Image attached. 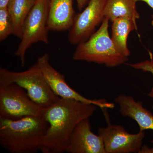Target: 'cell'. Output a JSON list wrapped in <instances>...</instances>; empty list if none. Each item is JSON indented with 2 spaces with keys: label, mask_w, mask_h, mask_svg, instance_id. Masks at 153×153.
<instances>
[{
  "label": "cell",
  "mask_w": 153,
  "mask_h": 153,
  "mask_svg": "<svg viewBox=\"0 0 153 153\" xmlns=\"http://www.w3.org/2000/svg\"><path fill=\"white\" fill-rule=\"evenodd\" d=\"M109 19L105 17L100 27L86 41L77 45L73 59L114 67L125 63L128 57L120 53L116 48L108 27Z\"/></svg>",
  "instance_id": "cell-3"
},
{
  "label": "cell",
  "mask_w": 153,
  "mask_h": 153,
  "mask_svg": "<svg viewBox=\"0 0 153 153\" xmlns=\"http://www.w3.org/2000/svg\"><path fill=\"white\" fill-rule=\"evenodd\" d=\"M66 152L68 153H106L103 140L92 132L89 118L80 121L71 134Z\"/></svg>",
  "instance_id": "cell-10"
},
{
  "label": "cell",
  "mask_w": 153,
  "mask_h": 153,
  "mask_svg": "<svg viewBox=\"0 0 153 153\" xmlns=\"http://www.w3.org/2000/svg\"><path fill=\"white\" fill-rule=\"evenodd\" d=\"M96 105L73 100L60 98L45 108L43 116L49 127L42 138L40 151L43 153L66 152L72 132L80 121L93 115Z\"/></svg>",
  "instance_id": "cell-1"
},
{
  "label": "cell",
  "mask_w": 153,
  "mask_h": 153,
  "mask_svg": "<svg viewBox=\"0 0 153 153\" xmlns=\"http://www.w3.org/2000/svg\"><path fill=\"white\" fill-rule=\"evenodd\" d=\"M13 26L7 7L0 8V41L13 35Z\"/></svg>",
  "instance_id": "cell-16"
},
{
  "label": "cell",
  "mask_w": 153,
  "mask_h": 153,
  "mask_svg": "<svg viewBox=\"0 0 153 153\" xmlns=\"http://www.w3.org/2000/svg\"><path fill=\"white\" fill-rule=\"evenodd\" d=\"M114 101L119 106V112L124 117L132 119L140 128V131L153 130V115L143 106V102L137 101L134 97L125 94H120ZM153 144V140L151 141Z\"/></svg>",
  "instance_id": "cell-11"
},
{
  "label": "cell",
  "mask_w": 153,
  "mask_h": 153,
  "mask_svg": "<svg viewBox=\"0 0 153 153\" xmlns=\"http://www.w3.org/2000/svg\"><path fill=\"white\" fill-rule=\"evenodd\" d=\"M74 0H49L48 27L54 32L70 30L75 15L73 7Z\"/></svg>",
  "instance_id": "cell-12"
},
{
  "label": "cell",
  "mask_w": 153,
  "mask_h": 153,
  "mask_svg": "<svg viewBox=\"0 0 153 153\" xmlns=\"http://www.w3.org/2000/svg\"><path fill=\"white\" fill-rule=\"evenodd\" d=\"M37 63L45 79L53 92L61 98L73 100L88 104H93L102 109L114 108V103L105 100H92L86 98L68 85L65 76L57 71L50 64L49 55L47 53L39 57Z\"/></svg>",
  "instance_id": "cell-7"
},
{
  "label": "cell",
  "mask_w": 153,
  "mask_h": 153,
  "mask_svg": "<svg viewBox=\"0 0 153 153\" xmlns=\"http://www.w3.org/2000/svg\"><path fill=\"white\" fill-rule=\"evenodd\" d=\"M135 1L136 2L137 1H139L145 2L153 10V0H135ZM152 17L153 18V14Z\"/></svg>",
  "instance_id": "cell-20"
},
{
  "label": "cell",
  "mask_w": 153,
  "mask_h": 153,
  "mask_svg": "<svg viewBox=\"0 0 153 153\" xmlns=\"http://www.w3.org/2000/svg\"><path fill=\"white\" fill-rule=\"evenodd\" d=\"M44 109L16 83L0 85V118L18 120L28 116L39 117L44 115Z\"/></svg>",
  "instance_id": "cell-6"
},
{
  "label": "cell",
  "mask_w": 153,
  "mask_h": 153,
  "mask_svg": "<svg viewBox=\"0 0 153 153\" xmlns=\"http://www.w3.org/2000/svg\"><path fill=\"white\" fill-rule=\"evenodd\" d=\"M36 0H9L7 9L13 26V35L22 38L23 27Z\"/></svg>",
  "instance_id": "cell-14"
},
{
  "label": "cell",
  "mask_w": 153,
  "mask_h": 153,
  "mask_svg": "<svg viewBox=\"0 0 153 153\" xmlns=\"http://www.w3.org/2000/svg\"><path fill=\"white\" fill-rule=\"evenodd\" d=\"M139 153H153V148L151 149L149 148L146 145L142 146L140 150Z\"/></svg>",
  "instance_id": "cell-19"
},
{
  "label": "cell",
  "mask_w": 153,
  "mask_h": 153,
  "mask_svg": "<svg viewBox=\"0 0 153 153\" xmlns=\"http://www.w3.org/2000/svg\"><path fill=\"white\" fill-rule=\"evenodd\" d=\"M106 1L89 0L87 6L80 13L75 15L68 33L70 44L78 45L86 41L95 32L96 28L104 19Z\"/></svg>",
  "instance_id": "cell-8"
},
{
  "label": "cell",
  "mask_w": 153,
  "mask_h": 153,
  "mask_svg": "<svg viewBox=\"0 0 153 153\" xmlns=\"http://www.w3.org/2000/svg\"><path fill=\"white\" fill-rule=\"evenodd\" d=\"M9 0H0V8L7 7Z\"/></svg>",
  "instance_id": "cell-21"
},
{
  "label": "cell",
  "mask_w": 153,
  "mask_h": 153,
  "mask_svg": "<svg viewBox=\"0 0 153 153\" xmlns=\"http://www.w3.org/2000/svg\"><path fill=\"white\" fill-rule=\"evenodd\" d=\"M135 0H107L104 10L105 18L112 22L120 18H128L136 22L140 18Z\"/></svg>",
  "instance_id": "cell-15"
},
{
  "label": "cell",
  "mask_w": 153,
  "mask_h": 153,
  "mask_svg": "<svg viewBox=\"0 0 153 153\" xmlns=\"http://www.w3.org/2000/svg\"><path fill=\"white\" fill-rule=\"evenodd\" d=\"M129 65L136 69H141L144 71L151 72L153 75V58H152L150 61L146 60L142 63ZM152 89H153V86Z\"/></svg>",
  "instance_id": "cell-17"
},
{
  "label": "cell",
  "mask_w": 153,
  "mask_h": 153,
  "mask_svg": "<svg viewBox=\"0 0 153 153\" xmlns=\"http://www.w3.org/2000/svg\"><path fill=\"white\" fill-rule=\"evenodd\" d=\"M48 127L44 116L18 120L0 118V145L11 153L37 152Z\"/></svg>",
  "instance_id": "cell-2"
},
{
  "label": "cell",
  "mask_w": 153,
  "mask_h": 153,
  "mask_svg": "<svg viewBox=\"0 0 153 153\" xmlns=\"http://www.w3.org/2000/svg\"><path fill=\"white\" fill-rule=\"evenodd\" d=\"M148 95H149V96L152 97V98H153V89H152L150 92H149V94ZM152 108L153 109V105L152 106Z\"/></svg>",
  "instance_id": "cell-22"
},
{
  "label": "cell",
  "mask_w": 153,
  "mask_h": 153,
  "mask_svg": "<svg viewBox=\"0 0 153 153\" xmlns=\"http://www.w3.org/2000/svg\"><path fill=\"white\" fill-rule=\"evenodd\" d=\"M15 83L23 88L33 101L46 108L60 97L51 89L38 63L25 71H13L0 68V85Z\"/></svg>",
  "instance_id": "cell-4"
},
{
  "label": "cell",
  "mask_w": 153,
  "mask_h": 153,
  "mask_svg": "<svg viewBox=\"0 0 153 153\" xmlns=\"http://www.w3.org/2000/svg\"><path fill=\"white\" fill-rule=\"evenodd\" d=\"M98 134L103 140L106 153H139L145 136L144 131L129 133L123 126L109 123L100 127Z\"/></svg>",
  "instance_id": "cell-9"
},
{
  "label": "cell",
  "mask_w": 153,
  "mask_h": 153,
  "mask_svg": "<svg viewBox=\"0 0 153 153\" xmlns=\"http://www.w3.org/2000/svg\"><path fill=\"white\" fill-rule=\"evenodd\" d=\"M89 0H76L77 8L79 12L82 11L87 4Z\"/></svg>",
  "instance_id": "cell-18"
},
{
  "label": "cell",
  "mask_w": 153,
  "mask_h": 153,
  "mask_svg": "<svg viewBox=\"0 0 153 153\" xmlns=\"http://www.w3.org/2000/svg\"><path fill=\"white\" fill-rule=\"evenodd\" d=\"M111 39L120 53L128 57L130 55L127 45L129 34L137 29L136 22L127 18H120L112 22Z\"/></svg>",
  "instance_id": "cell-13"
},
{
  "label": "cell",
  "mask_w": 153,
  "mask_h": 153,
  "mask_svg": "<svg viewBox=\"0 0 153 153\" xmlns=\"http://www.w3.org/2000/svg\"><path fill=\"white\" fill-rule=\"evenodd\" d=\"M49 0H36L24 24L21 42L15 55L25 65L26 52L33 44H49L48 27Z\"/></svg>",
  "instance_id": "cell-5"
}]
</instances>
